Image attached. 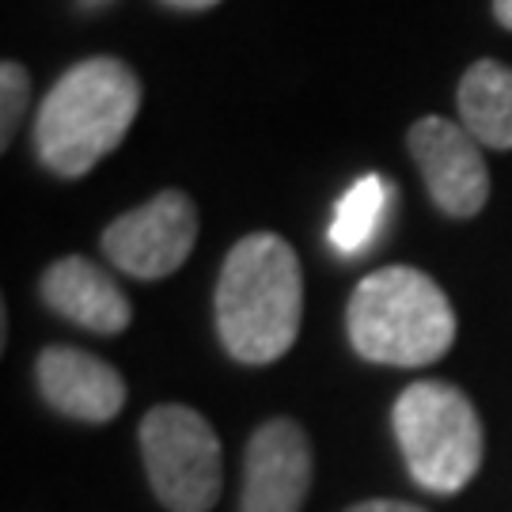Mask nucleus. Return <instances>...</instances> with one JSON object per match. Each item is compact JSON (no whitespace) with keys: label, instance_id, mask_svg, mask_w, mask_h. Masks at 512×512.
Returning <instances> with one entry per match:
<instances>
[{"label":"nucleus","instance_id":"7","mask_svg":"<svg viewBox=\"0 0 512 512\" xmlns=\"http://www.w3.org/2000/svg\"><path fill=\"white\" fill-rule=\"evenodd\" d=\"M406 145L440 213L459 220L482 213V205L490 198V171L478 152V141L467 129L440 114H425L410 129Z\"/></svg>","mask_w":512,"mask_h":512},{"label":"nucleus","instance_id":"2","mask_svg":"<svg viewBox=\"0 0 512 512\" xmlns=\"http://www.w3.org/2000/svg\"><path fill=\"white\" fill-rule=\"evenodd\" d=\"M141 110V80L118 57L73 65L42 99L35 126L38 160L61 179L88 175L122 145Z\"/></svg>","mask_w":512,"mask_h":512},{"label":"nucleus","instance_id":"15","mask_svg":"<svg viewBox=\"0 0 512 512\" xmlns=\"http://www.w3.org/2000/svg\"><path fill=\"white\" fill-rule=\"evenodd\" d=\"M171 8H183V12H202V8H213L220 0H167Z\"/></svg>","mask_w":512,"mask_h":512},{"label":"nucleus","instance_id":"3","mask_svg":"<svg viewBox=\"0 0 512 512\" xmlns=\"http://www.w3.org/2000/svg\"><path fill=\"white\" fill-rule=\"evenodd\" d=\"M346 327L365 361L421 368L452 349L456 311L429 274L414 266H387L368 274L349 296Z\"/></svg>","mask_w":512,"mask_h":512},{"label":"nucleus","instance_id":"5","mask_svg":"<svg viewBox=\"0 0 512 512\" xmlns=\"http://www.w3.org/2000/svg\"><path fill=\"white\" fill-rule=\"evenodd\" d=\"M145 471L160 505L171 512H209L224 486V459L213 425L190 406H152L141 421Z\"/></svg>","mask_w":512,"mask_h":512},{"label":"nucleus","instance_id":"8","mask_svg":"<svg viewBox=\"0 0 512 512\" xmlns=\"http://www.w3.org/2000/svg\"><path fill=\"white\" fill-rule=\"evenodd\" d=\"M308 490V433L289 418L258 425L243 459V512H300Z\"/></svg>","mask_w":512,"mask_h":512},{"label":"nucleus","instance_id":"12","mask_svg":"<svg viewBox=\"0 0 512 512\" xmlns=\"http://www.w3.org/2000/svg\"><path fill=\"white\" fill-rule=\"evenodd\" d=\"M387 209H391V183L384 175H365L357 186H349L330 220V247L338 255H365L384 232Z\"/></svg>","mask_w":512,"mask_h":512},{"label":"nucleus","instance_id":"17","mask_svg":"<svg viewBox=\"0 0 512 512\" xmlns=\"http://www.w3.org/2000/svg\"><path fill=\"white\" fill-rule=\"evenodd\" d=\"M103 4H110V0H80V8H103Z\"/></svg>","mask_w":512,"mask_h":512},{"label":"nucleus","instance_id":"6","mask_svg":"<svg viewBox=\"0 0 512 512\" xmlns=\"http://www.w3.org/2000/svg\"><path fill=\"white\" fill-rule=\"evenodd\" d=\"M198 243V209L183 190H164L129 209L103 232L107 258L141 281H160L183 266Z\"/></svg>","mask_w":512,"mask_h":512},{"label":"nucleus","instance_id":"1","mask_svg":"<svg viewBox=\"0 0 512 512\" xmlns=\"http://www.w3.org/2000/svg\"><path fill=\"white\" fill-rule=\"evenodd\" d=\"M304 277L289 239L251 232L228 251L217 281V330L239 365H274L293 349Z\"/></svg>","mask_w":512,"mask_h":512},{"label":"nucleus","instance_id":"11","mask_svg":"<svg viewBox=\"0 0 512 512\" xmlns=\"http://www.w3.org/2000/svg\"><path fill=\"white\" fill-rule=\"evenodd\" d=\"M463 126L486 148H512V69L501 61H475L459 80Z\"/></svg>","mask_w":512,"mask_h":512},{"label":"nucleus","instance_id":"10","mask_svg":"<svg viewBox=\"0 0 512 512\" xmlns=\"http://www.w3.org/2000/svg\"><path fill=\"white\" fill-rule=\"evenodd\" d=\"M42 300L76 327L95 334H122L133 319L126 293L88 258H57L42 274Z\"/></svg>","mask_w":512,"mask_h":512},{"label":"nucleus","instance_id":"13","mask_svg":"<svg viewBox=\"0 0 512 512\" xmlns=\"http://www.w3.org/2000/svg\"><path fill=\"white\" fill-rule=\"evenodd\" d=\"M0 99H4V110H0V145L8 148L19 118L27 110V99H31V76L16 61H4L0 65Z\"/></svg>","mask_w":512,"mask_h":512},{"label":"nucleus","instance_id":"16","mask_svg":"<svg viewBox=\"0 0 512 512\" xmlns=\"http://www.w3.org/2000/svg\"><path fill=\"white\" fill-rule=\"evenodd\" d=\"M494 16L501 19V27L512 31V0H494Z\"/></svg>","mask_w":512,"mask_h":512},{"label":"nucleus","instance_id":"9","mask_svg":"<svg viewBox=\"0 0 512 512\" xmlns=\"http://www.w3.org/2000/svg\"><path fill=\"white\" fill-rule=\"evenodd\" d=\"M38 391L57 414L88 425L118 418L126 406V380L118 368L73 346H50L38 353Z\"/></svg>","mask_w":512,"mask_h":512},{"label":"nucleus","instance_id":"14","mask_svg":"<svg viewBox=\"0 0 512 512\" xmlns=\"http://www.w3.org/2000/svg\"><path fill=\"white\" fill-rule=\"evenodd\" d=\"M346 512H425L418 505H406V501H361Z\"/></svg>","mask_w":512,"mask_h":512},{"label":"nucleus","instance_id":"4","mask_svg":"<svg viewBox=\"0 0 512 512\" xmlns=\"http://www.w3.org/2000/svg\"><path fill=\"white\" fill-rule=\"evenodd\" d=\"M391 425L406 471L429 494H459L482 467V421L452 384L421 380L399 395Z\"/></svg>","mask_w":512,"mask_h":512}]
</instances>
